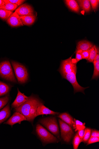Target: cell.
<instances>
[{"mask_svg": "<svg viewBox=\"0 0 99 149\" xmlns=\"http://www.w3.org/2000/svg\"><path fill=\"white\" fill-rule=\"evenodd\" d=\"M94 67V70L91 80L97 79L99 77V61H94L93 62Z\"/></svg>", "mask_w": 99, "mask_h": 149, "instance_id": "22", "label": "cell"}, {"mask_svg": "<svg viewBox=\"0 0 99 149\" xmlns=\"http://www.w3.org/2000/svg\"><path fill=\"white\" fill-rule=\"evenodd\" d=\"M75 122V124L73 128L75 129V132L78 130H81L83 129H85L86 127L85 126V123H82V122L77 120L74 119Z\"/></svg>", "mask_w": 99, "mask_h": 149, "instance_id": "24", "label": "cell"}, {"mask_svg": "<svg viewBox=\"0 0 99 149\" xmlns=\"http://www.w3.org/2000/svg\"><path fill=\"white\" fill-rule=\"evenodd\" d=\"M0 76L11 82H17L10 63L8 61L0 63Z\"/></svg>", "mask_w": 99, "mask_h": 149, "instance_id": "4", "label": "cell"}, {"mask_svg": "<svg viewBox=\"0 0 99 149\" xmlns=\"http://www.w3.org/2000/svg\"><path fill=\"white\" fill-rule=\"evenodd\" d=\"M82 55L83 59H86L87 60L89 57V51H82Z\"/></svg>", "mask_w": 99, "mask_h": 149, "instance_id": "34", "label": "cell"}, {"mask_svg": "<svg viewBox=\"0 0 99 149\" xmlns=\"http://www.w3.org/2000/svg\"><path fill=\"white\" fill-rule=\"evenodd\" d=\"M12 13V12L0 8V18L3 20H7Z\"/></svg>", "mask_w": 99, "mask_h": 149, "instance_id": "21", "label": "cell"}, {"mask_svg": "<svg viewBox=\"0 0 99 149\" xmlns=\"http://www.w3.org/2000/svg\"><path fill=\"white\" fill-rule=\"evenodd\" d=\"M36 131L38 137L44 144L58 143L59 141L56 137L39 124L37 125Z\"/></svg>", "mask_w": 99, "mask_h": 149, "instance_id": "1", "label": "cell"}, {"mask_svg": "<svg viewBox=\"0 0 99 149\" xmlns=\"http://www.w3.org/2000/svg\"><path fill=\"white\" fill-rule=\"evenodd\" d=\"M96 137L99 138V132L98 130H93L91 132L90 137Z\"/></svg>", "mask_w": 99, "mask_h": 149, "instance_id": "35", "label": "cell"}, {"mask_svg": "<svg viewBox=\"0 0 99 149\" xmlns=\"http://www.w3.org/2000/svg\"><path fill=\"white\" fill-rule=\"evenodd\" d=\"M76 1L83 10L86 13H88L90 11L91 6L89 0H78Z\"/></svg>", "mask_w": 99, "mask_h": 149, "instance_id": "19", "label": "cell"}, {"mask_svg": "<svg viewBox=\"0 0 99 149\" xmlns=\"http://www.w3.org/2000/svg\"><path fill=\"white\" fill-rule=\"evenodd\" d=\"M87 128L78 130V134L79 137L82 139L83 138L87 132Z\"/></svg>", "mask_w": 99, "mask_h": 149, "instance_id": "33", "label": "cell"}, {"mask_svg": "<svg viewBox=\"0 0 99 149\" xmlns=\"http://www.w3.org/2000/svg\"><path fill=\"white\" fill-rule=\"evenodd\" d=\"M23 25L30 26L33 24L36 19V16L34 15H26L20 16Z\"/></svg>", "mask_w": 99, "mask_h": 149, "instance_id": "17", "label": "cell"}, {"mask_svg": "<svg viewBox=\"0 0 99 149\" xmlns=\"http://www.w3.org/2000/svg\"><path fill=\"white\" fill-rule=\"evenodd\" d=\"M18 91L17 97L12 104V107L13 108H15L21 106L28 100L29 97L25 95L24 93H21L18 88Z\"/></svg>", "mask_w": 99, "mask_h": 149, "instance_id": "12", "label": "cell"}, {"mask_svg": "<svg viewBox=\"0 0 99 149\" xmlns=\"http://www.w3.org/2000/svg\"><path fill=\"white\" fill-rule=\"evenodd\" d=\"M27 120L26 118L21 113L16 112L4 124L8 125L12 127L17 123H21V121Z\"/></svg>", "mask_w": 99, "mask_h": 149, "instance_id": "10", "label": "cell"}, {"mask_svg": "<svg viewBox=\"0 0 99 149\" xmlns=\"http://www.w3.org/2000/svg\"><path fill=\"white\" fill-rule=\"evenodd\" d=\"M7 22L12 27H17L24 25L20 16L15 12L12 13L7 19Z\"/></svg>", "mask_w": 99, "mask_h": 149, "instance_id": "11", "label": "cell"}, {"mask_svg": "<svg viewBox=\"0 0 99 149\" xmlns=\"http://www.w3.org/2000/svg\"><path fill=\"white\" fill-rule=\"evenodd\" d=\"M59 121L62 138L66 143H69L72 139L74 134L73 128L61 119H59Z\"/></svg>", "mask_w": 99, "mask_h": 149, "instance_id": "6", "label": "cell"}, {"mask_svg": "<svg viewBox=\"0 0 99 149\" xmlns=\"http://www.w3.org/2000/svg\"><path fill=\"white\" fill-rule=\"evenodd\" d=\"M72 57L62 61L59 71L62 77L77 70L76 63L73 62Z\"/></svg>", "mask_w": 99, "mask_h": 149, "instance_id": "7", "label": "cell"}, {"mask_svg": "<svg viewBox=\"0 0 99 149\" xmlns=\"http://www.w3.org/2000/svg\"><path fill=\"white\" fill-rule=\"evenodd\" d=\"M39 123L58 139L60 140L59 127L57 121L55 117H49L42 119L39 120Z\"/></svg>", "mask_w": 99, "mask_h": 149, "instance_id": "2", "label": "cell"}, {"mask_svg": "<svg viewBox=\"0 0 99 149\" xmlns=\"http://www.w3.org/2000/svg\"><path fill=\"white\" fill-rule=\"evenodd\" d=\"M37 98L33 96L29 97L28 100L23 104L15 108V111L21 113L26 118L27 120L30 121V112Z\"/></svg>", "mask_w": 99, "mask_h": 149, "instance_id": "5", "label": "cell"}, {"mask_svg": "<svg viewBox=\"0 0 99 149\" xmlns=\"http://www.w3.org/2000/svg\"><path fill=\"white\" fill-rule=\"evenodd\" d=\"M11 63L18 82L20 84L26 83L28 80L29 74L25 67L15 61H12Z\"/></svg>", "mask_w": 99, "mask_h": 149, "instance_id": "3", "label": "cell"}, {"mask_svg": "<svg viewBox=\"0 0 99 149\" xmlns=\"http://www.w3.org/2000/svg\"><path fill=\"white\" fill-rule=\"evenodd\" d=\"M64 2L71 10L77 13H79L80 7L76 1L75 0H66Z\"/></svg>", "mask_w": 99, "mask_h": 149, "instance_id": "18", "label": "cell"}, {"mask_svg": "<svg viewBox=\"0 0 99 149\" xmlns=\"http://www.w3.org/2000/svg\"><path fill=\"white\" fill-rule=\"evenodd\" d=\"M91 129L90 128H87V132L85 134L82 139L84 143H87L91 136Z\"/></svg>", "mask_w": 99, "mask_h": 149, "instance_id": "28", "label": "cell"}, {"mask_svg": "<svg viewBox=\"0 0 99 149\" xmlns=\"http://www.w3.org/2000/svg\"><path fill=\"white\" fill-rule=\"evenodd\" d=\"M58 117L70 126L73 128L75 124L74 120L69 113H61L59 115Z\"/></svg>", "mask_w": 99, "mask_h": 149, "instance_id": "15", "label": "cell"}, {"mask_svg": "<svg viewBox=\"0 0 99 149\" xmlns=\"http://www.w3.org/2000/svg\"><path fill=\"white\" fill-rule=\"evenodd\" d=\"M82 141V139L79 137L78 133H77L74 137L73 142L74 149H78L80 144Z\"/></svg>", "mask_w": 99, "mask_h": 149, "instance_id": "26", "label": "cell"}, {"mask_svg": "<svg viewBox=\"0 0 99 149\" xmlns=\"http://www.w3.org/2000/svg\"><path fill=\"white\" fill-rule=\"evenodd\" d=\"M5 3L4 0H0V8L3 7Z\"/></svg>", "mask_w": 99, "mask_h": 149, "instance_id": "36", "label": "cell"}, {"mask_svg": "<svg viewBox=\"0 0 99 149\" xmlns=\"http://www.w3.org/2000/svg\"><path fill=\"white\" fill-rule=\"evenodd\" d=\"M9 100V98L8 96L0 98V110L2 109L8 103Z\"/></svg>", "mask_w": 99, "mask_h": 149, "instance_id": "27", "label": "cell"}, {"mask_svg": "<svg viewBox=\"0 0 99 149\" xmlns=\"http://www.w3.org/2000/svg\"><path fill=\"white\" fill-rule=\"evenodd\" d=\"M92 8L93 10H96L99 4V1L98 0H90L89 1Z\"/></svg>", "mask_w": 99, "mask_h": 149, "instance_id": "31", "label": "cell"}, {"mask_svg": "<svg viewBox=\"0 0 99 149\" xmlns=\"http://www.w3.org/2000/svg\"><path fill=\"white\" fill-rule=\"evenodd\" d=\"M15 12L20 16L34 15L33 8L31 6L27 3L23 4L19 6Z\"/></svg>", "mask_w": 99, "mask_h": 149, "instance_id": "9", "label": "cell"}, {"mask_svg": "<svg viewBox=\"0 0 99 149\" xmlns=\"http://www.w3.org/2000/svg\"><path fill=\"white\" fill-rule=\"evenodd\" d=\"M77 70L73 71L71 72L68 73L63 76L62 78L66 79L71 84L74 89V93L81 92L84 94V90L89 87L83 88L80 86L78 82L76 79Z\"/></svg>", "mask_w": 99, "mask_h": 149, "instance_id": "8", "label": "cell"}, {"mask_svg": "<svg viewBox=\"0 0 99 149\" xmlns=\"http://www.w3.org/2000/svg\"><path fill=\"white\" fill-rule=\"evenodd\" d=\"M10 88L6 84L0 82V96H3L9 91Z\"/></svg>", "mask_w": 99, "mask_h": 149, "instance_id": "23", "label": "cell"}, {"mask_svg": "<svg viewBox=\"0 0 99 149\" xmlns=\"http://www.w3.org/2000/svg\"><path fill=\"white\" fill-rule=\"evenodd\" d=\"M93 46V45L91 42L87 40H83L78 42L76 50L82 51H89Z\"/></svg>", "mask_w": 99, "mask_h": 149, "instance_id": "14", "label": "cell"}, {"mask_svg": "<svg viewBox=\"0 0 99 149\" xmlns=\"http://www.w3.org/2000/svg\"><path fill=\"white\" fill-rule=\"evenodd\" d=\"M94 61H99V52L97 53V55Z\"/></svg>", "mask_w": 99, "mask_h": 149, "instance_id": "37", "label": "cell"}, {"mask_svg": "<svg viewBox=\"0 0 99 149\" xmlns=\"http://www.w3.org/2000/svg\"><path fill=\"white\" fill-rule=\"evenodd\" d=\"M99 141V138L96 137H90L88 141L87 145Z\"/></svg>", "mask_w": 99, "mask_h": 149, "instance_id": "32", "label": "cell"}, {"mask_svg": "<svg viewBox=\"0 0 99 149\" xmlns=\"http://www.w3.org/2000/svg\"><path fill=\"white\" fill-rule=\"evenodd\" d=\"M82 51L80 50H76V60L77 63L78 62L82 60Z\"/></svg>", "mask_w": 99, "mask_h": 149, "instance_id": "30", "label": "cell"}, {"mask_svg": "<svg viewBox=\"0 0 99 149\" xmlns=\"http://www.w3.org/2000/svg\"><path fill=\"white\" fill-rule=\"evenodd\" d=\"M59 113L55 112L45 106L43 103L40 104L38 107L37 110V116L42 115H59Z\"/></svg>", "mask_w": 99, "mask_h": 149, "instance_id": "13", "label": "cell"}, {"mask_svg": "<svg viewBox=\"0 0 99 149\" xmlns=\"http://www.w3.org/2000/svg\"><path fill=\"white\" fill-rule=\"evenodd\" d=\"M5 3H10L19 6L22 4L25 1L23 0H4Z\"/></svg>", "mask_w": 99, "mask_h": 149, "instance_id": "29", "label": "cell"}, {"mask_svg": "<svg viewBox=\"0 0 99 149\" xmlns=\"http://www.w3.org/2000/svg\"><path fill=\"white\" fill-rule=\"evenodd\" d=\"M89 51V57L87 60V62L92 63L95 59L97 53L99 52L98 49L95 45L91 48Z\"/></svg>", "mask_w": 99, "mask_h": 149, "instance_id": "20", "label": "cell"}, {"mask_svg": "<svg viewBox=\"0 0 99 149\" xmlns=\"http://www.w3.org/2000/svg\"><path fill=\"white\" fill-rule=\"evenodd\" d=\"M18 6L15 4L10 3H5L2 7L0 8L12 12L17 8Z\"/></svg>", "mask_w": 99, "mask_h": 149, "instance_id": "25", "label": "cell"}, {"mask_svg": "<svg viewBox=\"0 0 99 149\" xmlns=\"http://www.w3.org/2000/svg\"><path fill=\"white\" fill-rule=\"evenodd\" d=\"M10 110L9 104H8L0 111V124L4 122L10 116Z\"/></svg>", "mask_w": 99, "mask_h": 149, "instance_id": "16", "label": "cell"}]
</instances>
